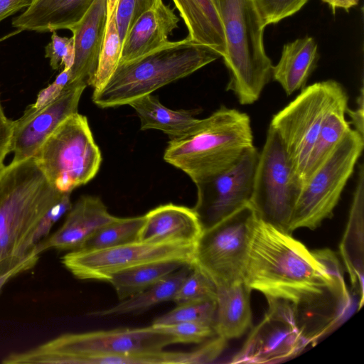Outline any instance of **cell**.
Instances as JSON below:
<instances>
[{"mask_svg":"<svg viewBox=\"0 0 364 364\" xmlns=\"http://www.w3.org/2000/svg\"><path fill=\"white\" fill-rule=\"evenodd\" d=\"M244 282L267 299L312 306L335 291L322 264L290 233L257 219Z\"/></svg>","mask_w":364,"mask_h":364,"instance_id":"6da1fadb","label":"cell"},{"mask_svg":"<svg viewBox=\"0 0 364 364\" xmlns=\"http://www.w3.org/2000/svg\"><path fill=\"white\" fill-rule=\"evenodd\" d=\"M65 194L50 185L33 156L0 171V275L35 252L31 237L38 223Z\"/></svg>","mask_w":364,"mask_h":364,"instance_id":"7a4b0ae2","label":"cell"},{"mask_svg":"<svg viewBox=\"0 0 364 364\" xmlns=\"http://www.w3.org/2000/svg\"><path fill=\"white\" fill-rule=\"evenodd\" d=\"M253 146L250 117L221 106L184 136L171 139L164 159L196 183L230 168Z\"/></svg>","mask_w":364,"mask_h":364,"instance_id":"3957f363","label":"cell"},{"mask_svg":"<svg viewBox=\"0 0 364 364\" xmlns=\"http://www.w3.org/2000/svg\"><path fill=\"white\" fill-rule=\"evenodd\" d=\"M220 58L210 48L184 38L132 60L119 63L92 100L101 108L129 105L161 87L185 77Z\"/></svg>","mask_w":364,"mask_h":364,"instance_id":"277c9868","label":"cell"},{"mask_svg":"<svg viewBox=\"0 0 364 364\" xmlns=\"http://www.w3.org/2000/svg\"><path fill=\"white\" fill-rule=\"evenodd\" d=\"M225 33L223 58L229 73L227 90L243 105L253 104L272 77V64L264 46L265 26L253 0H213Z\"/></svg>","mask_w":364,"mask_h":364,"instance_id":"5b68a950","label":"cell"},{"mask_svg":"<svg viewBox=\"0 0 364 364\" xmlns=\"http://www.w3.org/2000/svg\"><path fill=\"white\" fill-rule=\"evenodd\" d=\"M176 339L152 326L68 333L23 352L11 353L4 364H80L90 357L125 355L164 350Z\"/></svg>","mask_w":364,"mask_h":364,"instance_id":"8992f818","label":"cell"},{"mask_svg":"<svg viewBox=\"0 0 364 364\" xmlns=\"http://www.w3.org/2000/svg\"><path fill=\"white\" fill-rule=\"evenodd\" d=\"M348 101L345 89L337 81L317 82L301 89L272 117L269 126L279 136L302 184L311 153L326 119Z\"/></svg>","mask_w":364,"mask_h":364,"instance_id":"52a82bcc","label":"cell"},{"mask_svg":"<svg viewBox=\"0 0 364 364\" xmlns=\"http://www.w3.org/2000/svg\"><path fill=\"white\" fill-rule=\"evenodd\" d=\"M33 157L50 185L63 193L90 181L102 162L87 119L77 112L55 129Z\"/></svg>","mask_w":364,"mask_h":364,"instance_id":"ba28073f","label":"cell"},{"mask_svg":"<svg viewBox=\"0 0 364 364\" xmlns=\"http://www.w3.org/2000/svg\"><path fill=\"white\" fill-rule=\"evenodd\" d=\"M364 147V136L350 129L322 164L303 183L289 223L316 228L333 215Z\"/></svg>","mask_w":364,"mask_h":364,"instance_id":"9c48e42d","label":"cell"},{"mask_svg":"<svg viewBox=\"0 0 364 364\" xmlns=\"http://www.w3.org/2000/svg\"><path fill=\"white\" fill-rule=\"evenodd\" d=\"M301 187L279 136L269 126L259 153L249 204L258 220L290 233L289 223Z\"/></svg>","mask_w":364,"mask_h":364,"instance_id":"30bf717a","label":"cell"},{"mask_svg":"<svg viewBox=\"0 0 364 364\" xmlns=\"http://www.w3.org/2000/svg\"><path fill=\"white\" fill-rule=\"evenodd\" d=\"M257 218L250 204L203 230L194 252V264L216 287L243 281Z\"/></svg>","mask_w":364,"mask_h":364,"instance_id":"8fae6325","label":"cell"},{"mask_svg":"<svg viewBox=\"0 0 364 364\" xmlns=\"http://www.w3.org/2000/svg\"><path fill=\"white\" fill-rule=\"evenodd\" d=\"M195 247L181 242L137 240L101 250L70 251L61 263L79 279L106 282L117 272L145 263L178 260L193 264Z\"/></svg>","mask_w":364,"mask_h":364,"instance_id":"7c38bea8","label":"cell"},{"mask_svg":"<svg viewBox=\"0 0 364 364\" xmlns=\"http://www.w3.org/2000/svg\"><path fill=\"white\" fill-rule=\"evenodd\" d=\"M267 300L269 307L264 317L230 363H278L296 355L310 343L294 304L280 299Z\"/></svg>","mask_w":364,"mask_h":364,"instance_id":"4fadbf2b","label":"cell"},{"mask_svg":"<svg viewBox=\"0 0 364 364\" xmlns=\"http://www.w3.org/2000/svg\"><path fill=\"white\" fill-rule=\"evenodd\" d=\"M258 157L253 146L230 168L195 183L197 200L193 209L203 230L250 203Z\"/></svg>","mask_w":364,"mask_h":364,"instance_id":"5bb4252c","label":"cell"},{"mask_svg":"<svg viewBox=\"0 0 364 364\" xmlns=\"http://www.w3.org/2000/svg\"><path fill=\"white\" fill-rule=\"evenodd\" d=\"M87 86L83 82H68L53 101L36 111L26 109L22 117L14 121L10 149L14 153L12 161L36 154L55 129L77 112L80 99Z\"/></svg>","mask_w":364,"mask_h":364,"instance_id":"9a60e30c","label":"cell"},{"mask_svg":"<svg viewBox=\"0 0 364 364\" xmlns=\"http://www.w3.org/2000/svg\"><path fill=\"white\" fill-rule=\"evenodd\" d=\"M117 218L108 211L100 198L82 196L72 205L63 225L41 241L35 250L39 255L50 249L77 250L98 229Z\"/></svg>","mask_w":364,"mask_h":364,"instance_id":"2e32d148","label":"cell"},{"mask_svg":"<svg viewBox=\"0 0 364 364\" xmlns=\"http://www.w3.org/2000/svg\"><path fill=\"white\" fill-rule=\"evenodd\" d=\"M108 19V0H94L92 4L70 28L75 45V60L69 82L92 85L102 51Z\"/></svg>","mask_w":364,"mask_h":364,"instance_id":"e0dca14e","label":"cell"},{"mask_svg":"<svg viewBox=\"0 0 364 364\" xmlns=\"http://www.w3.org/2000/svg\"><path fill=\"white\" fill-rule=\"evenodd\" d=\"M178 21L173 9L159 0L137 18L127 32L119 63L139 58L166 44L168 36L178 28Z\"/></svg>","mask_w":364,"mask_h":364,"instance_id":"ac0fdd59","label":"cell"},{"mask_svg":"<svg viewBox=\"0 0 364 364\" xmlns=\"http://www.w3.org/2000/svg\"><path fill=\"white\" fill-rule=\"evenodd\" d=\"M138 241L146 242H181L196 245L203 228L193 208L167 203L144 215Z\"/></svg>","mask_w":364,"mask_h":364,"instance_id":"d6986e66","label":"cell"},{"mask_svg":"<svg viewBox=\"0 0 364 364\" xmlns=\"http://www.w3.org/2000/svg\"><path fill=\"white\" fill-rule=\"evenodd\" d=\"M94 0H36L12 21L19 31L53 32L70 28L87 13Z\"/></svg>","mask_w":364,"mask_h":364,"instance_id":"ffe728a7","label":"cell"},{"mask_svg":"<svg viewBox=\"0 0 364 364\" xmlns=\"http://www.w3.org/2000/svg\"><path fill=\"white\" fill-rule=\"evenodd\" d=\"M319 58L314 38L306 36L284 45L277 65L272 66V77L287 95L303 89L316 68Z\"/></svg>","mask_w":364,"mask_h":364,"instance_id":"44dd1931","label":"cell"},{"mask_svg":"<svg viewBox=\"0 0 364 364\" xmlns=\"http://www.w3.org/2000/svg\"><path fill=\"white\" fill-rule=\"evenodd\" d=\"M188 31L186 38L208 46L223 58L226 44L223 23L213 0H172Z\"/></svg>","mask_w":364,"mask_h":364,"instance_id":"7402d4cb","label":"cell"},{"mask_svg":"<svg viewBox=\"0 0 364 364\" xmlns=\"http://www.w3.org/2000/svg\"><path fill=\"white\" fill-rule=\"evenodd\" d=\"M359 168L348 223L341 243L340 251L348 268L353 287L360 296L358 306L360 308L363 300L364 166L363 163Z\"/></svg>","mask_w":364,"mask_h":364,"instance_id":"603a6c76","label":"cell"},{"mask_svg":"<svg viewBox=\"0 0 364 364\" xmlns=\"http://www.w3.org/2000/svg\"><path fill=\"white\" fill-rule=\"evenodd\" d=\"M251 289L244 281L217 287L215 335L227 341L240 337L252 321L250 295Z\"/></svg>","mask_w":364,"mask_h":364,"instance_id":"cb8c5ba5","label":"cell"},{"mask_svg":"<svg viewBox=\"0 0 364 364\" xmlns=\"http://www.w3.org/2000/svg\"><path fill=\"white\" fill-rule=\"evenodd\" d=\"M128 105L136 111L141 130H160L168 135L170 139L184 136L199 121L194 112L169 109L151 94L136 99Z\"/></svg>","mask_w":364,"mask_h":364,"instance_id":"d4e9b609","label":"cell"},{"mask_svg":"<svg viewBox=\"0 0 364 364\" xmlns=\"http://www.w3.org/2000/svg\"><path fill=\"white\" fill-rule=\"evenodd\" d=\"M186 264L144 291L105 309L92 311L95 317L117 316L143 312L159 304L173 301L179 287L191 269Z\"/></svg>","mask_w":364,"mask_h":364,"instance_id":"484cf974","label":"cell"},{"mask_svg":"<svg viewBox=\"0 0 364 364\" xmlns=\"http://www.w3.org/2000/svg\"><path fill=\"white\" fill-rule=\"evenodd\" d=\"M186 264L178 260L145 263L117 272L106 282L113 287L121 301L150 287Z\"/></svg>","mask_w":364,"mask_h":364,"instance_id":"4316f807","label":"cell"},{"mask_svg":"<svg viewBox=\"0 0 364 364\" xmlns=\"http://www.w3.org/2000/svg\"><path fill=\"white\" fill-rule=\"evenodd\" d=\"M347 109L348 102H344L338 106L326 119L311 153L303 183L322 164L351 129L345 117Z\"/></svg>","mask_w":364,"mask_h":364,"instance_id":"83f0119b","label":"cell"},{"mask_svg":"<svg viewBox=\"0 0 364 364\" xmlns=\"http://www.w3.org/2000/svg\"><path fill=\"white\" fill-rule=\"evenodd\" d=\"M144 220V215L129 218L117 217L114 221L98 229L78 250H101L137 241Z\"/></svg>","mask_w":364,"mask_h":364,"instance_id":"f1b7e54d","label":"cell"},{"mask_svg":"<svg viewBox=\"0 0 364 364\" xmlns=\"http://www.w3.org/2000/svg\"><path fill=\"white\" fill-rule=\"evenodd\" d=\"M216 299L215 284L201 268L193 263L190 272L179 287L173 301L180 305Z\"/></svg>","mask_w":364,"mask_h":364,"instance_id":"f546056e","label":"cell"},{"mask_svg":"<svg viewBox=\"0 0 364 364\" xmlns=\"http://www.w3.org/2000/svg\"><path fill=\"white\" fill-rule=\"evenodd\" d=\"M216 300H208L177 305L171 311L156 318L154 326L168 325L183 322H200L214 325Z\"/></svg>","mask_w":364,"mask_h":364,"instance_id":"4dcf8cb0","label":"cell"},{"mask_svg":"<svg viewBox=\"0 0 364 364\" xmlns=\"http://www.w3.org/2000/svg\"><path fill=\"white\" fill-rule=\"evenodd\" d=\"M190 352L164 350L125 355L96 357L95 364H188Z\"/></svg>","mask_w":364,"mask_h":364,"instance_id":"1f68e13d","label":"cell"},{"mask_svg":"<svg viewBox=\"0 0 364 364\" xmlns=\"http://www.w3.org/2000/svg\"><path fill=\"white\" fill-rule=\"evenodd\" d=\"M159 332L173 336L177 343H199L216 336L213 325L200 322H183L154 326Z\"/></svg>","mask_w":364,"mask_h":364,"instance_id":"d6a6232c","label":"cell"},{"mask_svg":"<svg viewBox=\"0 0 364 364\" xmlns=\"http://www.w3.org/2000/svg\"><path fill=\"white\" fill-rule=\"evenodd\" d=\"M309 0H253L258 14L267 26L297 13Z\"/></svg>","mask_w":364,"mask_h":364,"instance_id":"836d02e7","label":"cell"},{"mask_svg":"<svg viewBox=\"0 0 364 364\" xmlns=\"http://www.w3.org/2000/svg\"><path fill=\"white\" fill-rule=\"evenodd\" d=\"M159 0H118L116 9V23L122 44L132 25L145 11Z\"/></svg>","mask_w":364,"mask_h":364,"instance_id":"e575fe53","label":"cell"},{"mask_svg":"<svg viewBox=\"0 0 364 364\" xmlns=\"http://www.w3.org/2000/svg\"><path fill=\"white\" fill-rule=\"evenodd\" d=\"M50 42L45 47V57L50 60L53 70L60 67L70 69L75 60L74 39L72 37H61L55 31L52 32Z\"/></svg>","mask_w":364,"mask_h":364,"instance_id":"d590c367","label":"cell"},{"mask_svg":"<svg viewBox=\"0 0 364 364\" xmlns=\"http://www.w3.org/2000/svg\"><path fill=\"white\" fill-rule=\"evenodd\" d=\"M311 252L329 276L336 293L343 300L348 302L349 294L344 282L342 267L334 252L328 249L317 250Z\"/></svg>","mask_w":364,"mask_h":364,"instance_id":"8d00e7d4","label":"cell"},{"mask_svg":"<svg viewBox=\"0 0 364 364\" xmlns=\"http://www.w3.org/2000/svg\"><path fill=\"white\" fill-rule=\"evenodd\" d=\"M72 207L70 193H65L61 200L52 206L38 223L31 237V246H36L46 238L53 226L68 213Z\"/></svg>","mask_w":364,"mask_h":364,"instance_id":"74e56055","label":"cell"},{"mask_svg":"<svg viewBox=\"0 0 364 364\" xmlns=\"http://www.w3.org/2000/svg\"><path fill=\"white\" fill-rule=\"evenodd\" d=\"M70 69L63 68L52 84L39 92L35 103L28 106L27 109L36 111L53 101L60 94L70 82Z\"/></svg>","mask_w":364,"mask_h":364,"instance_id":"f35d334b","label":"cell"},{"mask_svg":"<svg viewBox=\"0 0 364 364\" xmlns=\"http://www.w3.org/2000/svg\"><path fill=\"white\" fill-rule=\"evenodd\" d=\"M13 129L14 121L6 117L0 102V171L4 166V159L10 152Z\"/></svg>","mask_w":364,"mask_h":364,"instance_id":"ab89813d","label":"cell"},{"mask_svg":"<svg viewBox=\"0 0 364 364\" xmlns=\"http://www.w3.org/2000/svg\"><path fill=\"white\" fill-rule=\"evenodd\" d=\"M39 254L35 250L28 257L18 265L0 275V292L3 287L14 277L33 269L39 259Z\"/></svg>","mask_w":364,"mask_h":364,"instance_id":"60d3db41","label":"cell"},{"mask_svg":"<svg viewBox=\"0 0 364 364\" xmlns=\"http://www.w3.org/2000/svg\"><path fill=\"white\" fill-rule=\"evenodd\" d=\"M35 0H0V21L22 9L29 7Z\"/></svg>","mask_w":364,"mask_h":364,"instance_id":"b9f144b4","label":"cell"},{"mask_svg":"<svg viewBox=\"0 0 364 364\" xmlns=\"http://www.w3.org/2000/svg\"><path fill=\"white\" fill-rule=\"evenodd\" d=\"M358 107L357 108L352 111L350 110L348 107L346 110V113L349 115L350 118V124H352L354 127V129L356 132H358L361 135L363 134V87H361L360 95L357 99Z\"/></svg>","mask_w":364,"mask_h":364,"instance_id":"7bdbcfd3","label":"cell"},{"mask_svg":"<svg viewBox=\"0 0 364 364\" xmlns=\"http://www.w3.org/2000/svg\"><path fill=\"white\" fill-rule=\"evenodd\" d=\"M323 3L328 4L332 12L335 14L338 9H343L348 11L351 8L355 6L359 0H321Z\"/></svg>","mask_w":364,"mask_h":364,"instance_id":"ee69618b","label":"cell"},{"mask_svg":"<svg viewBox=\"0 0 364 364\" xmlns=\"http://www.w3.org/2000/svg\"><path fill=\"white\" fill-rule=\"evenodd\" d=\"M36 0H35L34 1H36Z\"/></svg>","mask_w":364,"mask_h":364,"instance_id":"f6af8a7d","label":"cell"}]
</instances>
